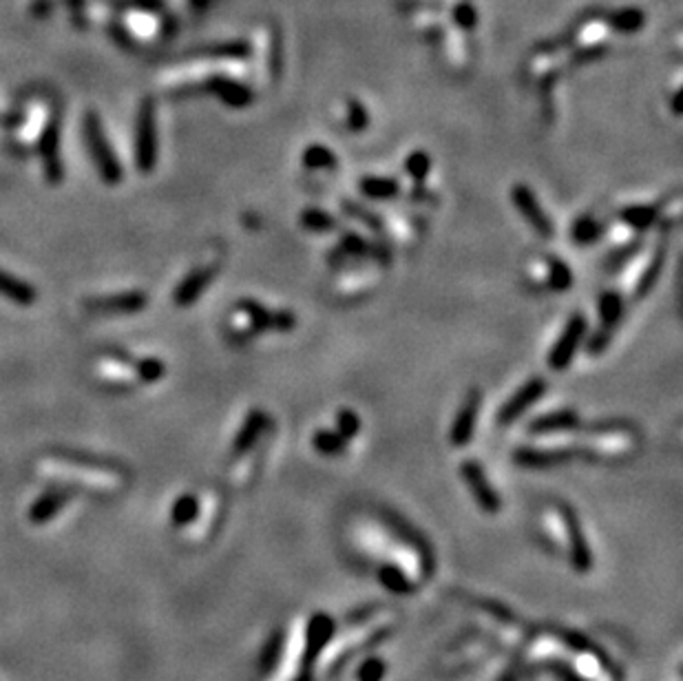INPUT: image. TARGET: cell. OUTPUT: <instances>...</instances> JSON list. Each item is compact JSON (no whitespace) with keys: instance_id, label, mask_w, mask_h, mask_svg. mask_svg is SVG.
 <instances>
[{"instance_id":"obj_22","label":"cell","mask_w":683,"mask_h":681,"mask_svg":"<svg viewBox=\"0 0 683 681\" xmlns=\"http://www.w3.org/2000/svg\"><path fill=\"white\" fill-rule=\"evenodd\" d=\"M359 193L374 202H389L403 193L401 182L389 175H365L359 179Z\"/></svg>"},{"instance_id":"obj_44","label":"cell","mask_w":683,"mask_h":681,"mask_svg":"<svg viewBox=\"0 0 683 681\" xmlns=\"http://www.w3.org/2000/svg\"><path fill=\"white\" fill-rule=\"evenodd\" d=\"M555 673H557V675H560V677H562V681H584L582 677H578V675H575V673H573V670H571V669H569V666H564V664H560V666H555Z\"/></svg>"},{"instance_id":"obj_27","label":"cell","mask_w":683,"mask_h":681,"mask_svg":"<svg viewBox=\"0 0 683 681\" xmlns=\"http://www.w3.org/2000/svg\"><path fill=\"white\" fill-rule=\"evenodd\" d=\"M299 224H301V228L308 230V233H314V235L332 233V230L338 228L337 215H332V212L323 211V208H317V206L304 208V211H301V215H299Z\"/></svg>"},{"instance_id":"obj_39","label":"cell","mask_w":683,"mask_h":681,"mask_svg":"<svg viewBox=\"0 0 683 681\" xmlns=\"http://www.w3.org/2000/svg\"><path fill=\"white\" fill-rule=\"evenodd\" d=\"M385 230H387L394 239H398V242L405 245L416 242V228L401 215H394L389 217V220H385Z\"/></svg>"},{"instance_id":"obj_7","label":"cell","mask_w":683,"mask_h":681,"mask_svg":"<svg viewBox=\"0 0 683 681\" xmlns=\"http://www.w3.org/2000/svg\"><path fill=\"white\" fill-rule=\"evenodd\" d=\"M460 476H462L464 485L471 491L473 500H476L478 507L485 513H498L502 509L500 494L494 489V485L487 478L485 469H482L480 462L476 458H467V461L460 465Z\"/></svg>"},{"instance_id":"obj_21","label":"cell","mask_w":683,"mask_h":681,"mask_svg":"<svg viewBox=\"0 0 683 681\" xmlns=\"http://www.w3.org/2000/svg\"><path fill=\"white\" fill-rule=\"evenodd\" d=\"M659 215H662L659 203H629V206H624L617 212V221L629 226L635 235H641L650 226L657 224Z\"/></svg>"},{"instance_id":"obj_20","label":"cell","mask_w":683,"mask_h":681,"mask_svg":"<svg viewBox=\"0 0 683 681\" xmlns=\"http://www.w3.org/2000/svg\"><path fill=\"white\" fill-rule=\"evenodd\" d=\"M148 299L144 292H124V295H113V296H102V299H93L87 303V308L96 310V312H139V310L146 308Z\"/></svg>"},{"instance_id":"obj_38","label":"cell","mask_w":683,"mask_h":681,"mask_svg":"<svg viewBox=\"0 0 683 681\" xmlns=\"http://www.w3.org/2000/svg\"><path fill=\"white\" fill-rule=\"evenodd\" d=\"M347 440L337 432V429H317L312 436V447L317 449L321 456H338L346 452Z\"/></svg>"},{"instance_id":"obj_15","label":"cell","mask_w":683,"mask_h":681,"mask_svg":"<svg viewBox=\"0 0 683 681\" xmlns=\"http://www.w3.org/2000/svg\"><path fill=\"white\" fill-rule=\"evenodd\" d=\"M666 257H668V245L663 239H659L657 245L653 248V253H648V257H646L637 281H635L633 286L635 299H646V296L653 292L654 286H657L659 277H662L663 266H666Z\"/></svg>"},{"instance_id":"obj_28","label":"cell","mask_w":683,"mask_h":681,"mask_svg":"<svg viewBox=\"0 0 683 681\" xmlns=\"http://www.w3.org/2000/svg\"><path fill=\"white\" fill-rule=\"evenodd\" d=\"M0 295L4 299L13 301L18 305H31L36 301V290L34 286L27 284V281L18 279V277L9 275V272L0 270Z\"/></svg>"},{"instance_id":"obj_17","label":"cell","mask_w":683,"mask_h":681,"mask_svg":"<svg viewBox=\"0 0 683 681\" xmlns=\"http://www.w3.org/2000/svg\"><path fill=\"white\" fill-rule=\"evenodd\" d=\"M379 286V275L370 270L359 272H343L341 279L334 286V295L341 301H359L363 296H370Z\"/></svg>"},{"instance_id":"obj_8","label":"cell","mask_w":683,"mask_h":681,"mask_svg":"<svg viewBox=\"0 0 683 681\" xmlns=\"http://www.w3.org/2000/svg\"><path fill=\"white\" fill-rule=\"evenodd\" d=\"M548 383L545 377H533L529 378L527 383H522L518 389H515L513 396L509 398V401L504 403V405L498 410V416H496V420H498L500 428H506V425L515 423V420L520 419V416L527 414L529 410H531L533 405H536L537 401H540L542 396H545Z\"/></svg>"},{"instance_id":"obj_19","label":"cell","mask_w":683,"mask_h":681,"mask_svg":"<svg viewBox=\"0 0 683 681\" xmlns=\"http://www.w3.org/2000/svg\"><path fill=\"white\" fill-rule=\"evenodd\" d=\"M208 94L217 96L226 106L230 109H246L254 102V94L250 87L241 85V82L230 80V78L215 76L208 80Z\"/></svg>"},{"instance_id":"obj_18","label":"cell","mask_w":683,"mask_h":681,"mask_svg":"<svg viewBox=\"0 0 683 681\" xmlns=\"http://www.w3.org/2000/svg\"><path fill=\"white\" fill-rule=\"evenodd\" d=\"M60 131H58V122L51 120L46 124L43 137H40V155H43V164H45V175L51 184H60L62 182V162H60Z\"/></svg>"},{"instance_id":"obj_34","label":"cell","mask_w":683,"mask_h":681,"mask_svg":"<svg viewBox=\"0 0 683 681\" xmlns=\"http://www.w3.org/2000/svg\"><path fill=\"white\" fill-rule=\"evenodd\" d=\"M343 124L350 133H363L370 127V111L356 97H347L343 106Z\"/></svg>"},{"instance_id":"obj_36","label":"cell","mask_w":683,"mask_h":681,"mask_svg":"<svg viewBox=\"0 0 683 681\" xmlns=\"http://www.w3.org/2000/svg\"><path fill=\"white\" fill-rule=\"evenodd\" d=\"M641 248H644V239H641V235H635L630 242L617 245V248L606 257V270L608 272L624 270V268L630 263V259H633Z\"/></svg>"},{"instance_id":"obj_43","label":"cell","mask_w":683,"mask_h":681,"mask_svg":"<svg viewBox=\"0 0 683 681\" xmlns=\"http://www.w3.org/2000/svg\"><path fill=\"white\" fill-rule=\"evenodd\" d=\"M612 335H615V332L606 330V328H599V330L593 332V335L588 336V339H584V343H587V352H588V354H595V356L602 354V352L606 350L608 345H611Z\"/></svg>"},{"instance_id":"obj_26","label":"cell","mask_w":683,"mask_h":681,"mask_svg":"<svg viewBox=\"0 0 683 681\" xmlns=\"http://www.w3.org/2000/svg\"><path fill=\"white\" fill-rule=\"evenodd\" d=\"M597 314H599V328H606V330L615 332L620 326L621 317H624V299H621L620 292L606 290L599 295L597 303Z\"/></svg>"},{"instance_id":"obj_32","label":"cell","mask_w":683,"mask_h":681,"mask_svg":"<svg viewBox=\"0 0 683 681\" xmlns=\"http://www.w3.org/2000/svg\"><path fill=\"white\" fill-rule=\"evenodd\" d=\"M283 646H286V635H283V631H274L266 639V644H263L262 652H259V673L271 675L277 669L283 655Z\"/></svg>"},{"instance_id":"obj_40","label":"cell","mask_w":683,"mask_h":681,"mask_svg":"<svg viewBox=\"0 0 683 681\" xmlns=\"http://www.w3.org/2000/svg\"><path fill=\"white\" fill-rule=\"evenodd\" d=\"M337 432L346 440H352L361 432V416L352 407H341L337 414Z\"/></svg>"},{"instance_id":"obj_33","label":"cell","mask_w":683,"mask_h":681,"mask_svg":"<svg viewBox=\"0 0 683 681\" xmlns=\"http://www.w3.org/2000/svg\"><path fill=\"white\" fill-rule=\"evenodd\" d=\"M376 576H379V582L383 584L387 591L396 593V595H412V593L416 591V586H413V582L405 576V571H401V569L394 567V564H383V567H379Z\"/></svg>"},{"instance_id":"obj_5","label":"cell","mask_w":683,"mask_h":681,"mask_svg":"<svg viewBox=\"0 0 683 681\" xmlns=\"http://www.w3.org/2000/svg\"><path fill=\"white\" fill-rule=\"evenodd\" d=\"M555 511L560 516L562 525H564L566 537H569V555H571V564L578 573H588L593 567V553L591 546H588L587 536H584L582 522H579L578 513L569 507L566 502L555 504Z\"/></svg>"},{"instance_id":"obj_25","label":"cell","mask_w":683,"mask_h":681,"mask_svg":"<svg viewBox=\"0 0 683 681\" xmlns=\"http://www.w3.org/2000/svg\"><path fill=\"white\" fill-rule=\"evenodd\" d=\"M69 502V495L64 491H46V494L40 495L29 509V520L34 525H45V522L54 520L55 513Z\"/></svg>"},{"instance_id":"obj_31","label":"cell","mask_w":683,"mask_h":681,"mask_svg":"<svg viewBox=\"0 0 683 681\" xmlns=\"http://www.w3.org/2000/svg\"><path fill=\"white\" fill-rule=\"evenodd\" d=\"M606 228L595 215H582L571 226V239L578 245H591L604 237Z\"/></svg>"},{"instance_id":"obj_6","label":"cell","mask_w":683,"mask_h":681,"mask_svg":"<svg viewBox=\"0 0 683 681\" xmlns=\"http://www.w3.org/2000/svg\"><path fill=\"white\" fill-rule=\"evenodd\" d=\"M511 202H513L515 211L522 215V220L536 230L537 237L553 239L555 228H553L551 217L546 215L542 203L537 202V195L533 193L531 187H527V184H515V187L511 188Z\"/></svg>"},{"instance_id":"obj_42","label":"cell","mask_w":683,"mask_h":681,"mask_svg":"<svg viewBox=\"0 0 683 681\" xmlns=\"http://www.w3.org/2000/svg\"><path fill=\"white\" fill-rule=\"evenodd\" d=\"M137 377L146 383H157L164 377L166 368L160 359H142L137 361Z\"/></svg>"},{"instance_id":"obj_9","label":"cell","mask_w":683,"mask_h":681,"mask_svg":"<svg viewBox=\"0 0 683 681\" xmlns=\"http://www.w3.org/2000/svg\"><path fill=\"white\" fill-rule=\"evenodd\" d=\"M480 405H482V392L480 387H471L467 392V396L460 403L458 411H455L452 420V429H449V443L454 447H467L476 436V425L478 416H480Z\"/></svg>"},{"instance_id":"obj_10","label":"cell","mask_w":683,"mask_h":681,"mask_svg":"<svg viewBox=\"0 0 683 681\" xmlns=\"http://www.w3.org/2000/svg\"><path fill=\"white\" fill-rule=\"evenodd\" d=\"M334 635V619L325 613H317L310 618L308 631H305V646L304 655H301V673L312 675L314 664H317L319 655Z\"/></svg>"},{"instance_id":"obj_1","label":"cell","mask_w":683,"mask_h":681,"mask_svg":"<svg viewBox=\"0 0 683 681\" xmlns=\"http://www.w3.org/2000/svg\"><path fill=\"white\" fill-rule=\"evenodd\" d=\"M228 328L232 339L248 341L263 332H292L296 328V314L290 310H268L254 299H241L237 301Z\"/></svg>"},{"instance_id":"obj_11","label":"cell","mask_w":683,"mask_h":681,"mask_svg":"<svg viewBox=\"0 0 683 681\" xmlns=\"http://www.w3.org/2000/svg\"><path fill=\"white\" fill-rule=\"evenodd\" d=\"M380 518H383L385 525L392 529V534L396 536L398 540L405 542L407 546H412V549L416 551L418 555H421L422 571H425V576H431V571H434V553H431L429 542L422 537L421 531L413 529V527L405 520V518L398 516V513H394V511H389V509H383Z\"/></svg>"},{"instance_id":"obj_35","label":"cell","mask_w":683,"mask_h":681,"mask_svg":"<svg viewBox=\"0 0 683 681\" xmlns=\"http://www.w3.org/2000/svg\"><path fill=\"white\" fill-rule=\"evenodd\" d=\"M197 516H199V500L195 498L193 494L179 495V498L173 502V509H171V520H173V525L178 527V529L193 525V522L197 520Z\"/></svg>"},{"instance_id":"obj_12","label":"cell","mask_w":683,"mask_h":681,"mask_svg":"<svg viewBox=\"0 0 683 681\" xmlns=\"http://www.w3.org/2000/svg\"><path fill=\"white\" fill-rule=\"evenodd\" d=\"M578 456V449L571 447H520L513 452V461L524 469H551L566 465Z\"/></svg>"},{"instance_id":"obj_14","label":"cell","mask_w":683,"mask_h":681,"mask_svg":"<svg viewBox=\"0 0 683 681\" xmlns=\"http://www.w3.org/2000/svg\"><path fill=\"white\" fill-rule=\"evenodd\" d=\"M268 428H271V419H268L266 411L259 410V407L250 410V414L246 416L244 425H241L235 440H232V456L241 458L248 452H253L254 444L262 440Z\"/></svg>"},{"instance_id":"obj_41","label":"cell","mask_w":683,"mask_h":681,"mask_svg":"<svg viewBox=\"0 0 683 681\" xmlns=\"http://www.w3.org/2000/svg\"><path fill=\"white\" fill-rule=\"evenodd\" d=\"M385 673H387V666H385V661L379 660V657H370V660H365L363 664L359 666L356 679L359 681H383Z\"/></svg>"},{"instance_id":"obj_24","label":"cell","mask_w":683,"mask_h":681,"mask_svg":"<svg viewBox=\"0 0 683 681\" xmlns=\"http://www.w3.org/2000/svg\"><path fill=\"white\" fill-rule=\"evenodd\" d=\"M573 270L560 257L546 254L545 257V288L551 292H566L573 288Z\"/></svg>"},{"instance_id":"obj_30","label":"cell","mask_w":683,"mask_h":681,"mask_svg":"<svg viewBox=\"0 0 683 681\" xmlns=\"http://www.w3.org/2000/svg\"><path fill=\"white\" fill-rule=\"evenodd\" d=\"M371 244H374V239L365 237V235L354 233V230H343L341 237H338L337 248L341 250L343 257L347 259V263H350L352 259H367V262H370Z\"/></svg>"},{"instance_id":"obj_13","label":"cell","mask_w":683,"mask_h":681,"mask_svg":"<svg viewBox=\"0 0 683 681\" xmlns=\"http://www.w3.org/2000/svg\"><path fill=\"white\" fill-rule=\"evenodd\" d=\"M582 428V419L573 407H560V410L546 411L536 416L529 423V434L533 436H555V434H569Z\"/></svg>"},{"instance_id":"obj_4","label":"cell","mask_w":683,"mask_h":681,"mask_svg":"<svg viewBox=\"0 0 683 681\" xmlns=\"http://www.w3.org/2000/svg\"><path fill=\"white\" fill-rule=\"evenodd\" d=\"M136 162L142 173H151L157 164V122L155 102L142 100L136 122Z\"/></svg>"},{"instance_id":"obj_3","label":"cell","mask_w":683,"mask_h":681,"mask_svg":"<svg viewBox=\"0 0 683 681\" xmlns=\"http://www.w3.org/2000/svg\"><path fill=\"white\" fill-rule=\"evenodd\" d=\"M588 332V321L584 312L571 314L569 321H566L564 330L560 332L557 341L553 343L551 352H548V368L553 372H564L571 363H573L575 354L582 347L584 339H587Z\"/></svg>"},{"instance_id":"obj_23","label":"cell","mask_w":683,"mask_h":681,"mask_svg":"<svg viewBox=\"0 0 683 681\" xmlns=\"http://www.w3.org/2000/svg\"><path fill=\"white\" fill-rule=\"evenodd\" d=\"M341 211L346 212V217H350L352 221L363 226L365 230H370V233L376 235V237L385 235L383 215H379V212H374L371 208H367L365 203L356 202V199H343Z\"/></svg>"},{"instance_id":"obj_16","label":"cell","mask_w":683,"mask_h":681,"mask_svg":"<svg viewBox=\"0 0 683 681\" xmlns=\"http://www.w3.org/2000/svg\"><path fill=\"white\" fill-rule=\"evenodd\" d=\"M217 263H208V266H199L197 270L188 272V275L184 277L182 284L178 286V290H175V303L179 305V308H188V305H193L195 301L202 296V292L211 286V281L215 279L217 275Z\"/></svg>"},{"instance_id":"obj_37","label":"cell","mask_w":683,"mask_h":681,"mask_svg":"<svg viewBox=\"0 0 683 681\" xmlns=\"http://www.w3.org/2000/svg\"><path fill=\"white\" fill-rule=\"evenodd\" d=\"M403 169H405L407 178H410L413 184H425L431 173V155L427 151L416 148V151H412L410 155L405 157V166H403Z\"/></svg>"},{"instance_id":"obj_2","label":"cell","mask_w":683,"mask_h":681,"mask_svg":"<svg viewBox=\"0 0 683 681\" xmlns=\"http://www.w3.org/2000/svg\"><path fill=\"white\" fill-rule=\"evenodd\" d=\"M85 140L89 145V153L96 162L97 173L102 175L106 184L115 187V184L122 182V166H120L118 157H115L113 148H111L109 140L104 136V129H102L100 118L96 113L85 115Z\"/></svg>"},{"instance_id":"obj_29","label":"cell","mask_w":683,"mask_h":681,"mask_svg":"<svg viewBox=\"0 0 683 681\" xmlns=\"http://www.w3.org/2000/svg\"><path fill=\"white\" fill-rule=\"evenodd\" d=\"M301 164L308 170H337L338 157L332 148H328L321 142L308 145L301 153Z\"/></svg>"}]
</instances>
